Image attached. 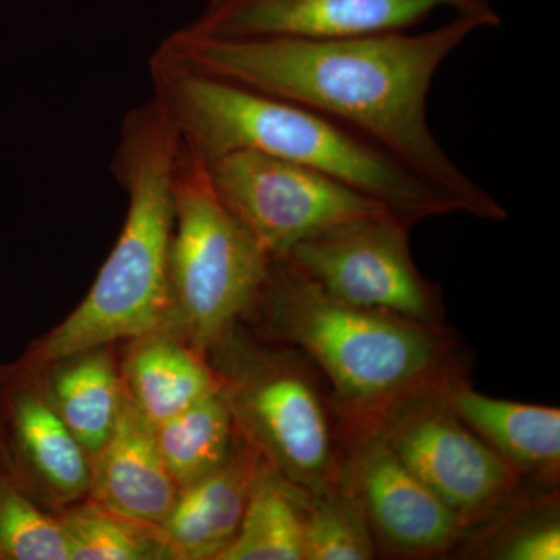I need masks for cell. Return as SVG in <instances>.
Segmentation results:
<instances>
[{"label": "cell", "instance_id": "obj_1", "mask_svg": "<svg viewBox=\"0 0 560 560\" xmlns=\"http://www.w3.org/2000/svg\"><path fill=\"white\" fill-rule=\"evenodd\" d=\"M481 28L489 27L469 16L429 31L331 39L213 38L184 27L161 47L200 72L338 121L447 195L459 212L503 221L504 206L442 149L427 114L438 70Z\"/></svg>", "mask_w": 560, "mask_h": 560}, {"label": "cell", "instance_id": "obj_2", "mask_svg": "<svg viewBox=\"0 0 560 560\" xmlns=\"http://www.w3.org/2000/svg\"><path fill=\"white\" fill-rule=\"evenodd\" d=\"M149 69L153 101L205 162L235 151L294 162L348 184L412 226L459 212L381 147L316 110L200 72L161 46Z\"/></svg>", "mask_w": 560, "mask_h": 560}, {"label": "cell", "instance_id": "obj_3", "mask_svg": "<svg viewBox=\"0 0 560 560\" xmlns=\"http://www.w3.org/2000/svg\"><path fill=\"white\" fill-rule=\"evenodd\" d=\"M180 139L156 102L130 110L114 153L127 217L97 278L68 318L33 341L13 366L38 370L79 350L132 340L167 316L173 176Z\"/></svg>", "mask_w": 560, "mask_h": 560}, {"label": "cell", "instance_id": "obj_4", "mask_svg": "<svg viewBox=\"0 0 560 560\" xmlns=\"http://www.w3.org/2000/svg\"><path fill=\"white\" fill-rule=\"evenodd\" d=\"M249 315H259L264 337L319 368L345 427L370 425L401 397L451 375L442 327L334 300L285 259H272Z\"/></svg>", "mask_w": 560, "mask_h": 560}, {"label": "cell", "instance_id": "obj_5", "mask_svg": "<svg viewBox=\"0 0 560 560\" xmlns=\"http://www.w3.org/2000/svg\"><path fill=\"white\" fill-rule=\"evenodd\" d=\"M271 261L221 201L206 162L180 140L173 176L171 304L161 329L206 355L253 311Z\"/></svg>", "mask_w": 560, "mask_h": 560}, {"label": "cell", "instance_id": "obj_6", "mask_svg": "<svg viewBox=\"0 0 560 560\" xmlns=\"http://www.w3.org/2000/svg\"><path fill=\"white\" fill-rule=\"evenodd\" d=\"M206 357L238 434L283 480L316 492L340 478L342 430L302 361L253 340L241 324Z\"/></svg>", "mask_w": 560, "mask_h": 560}, {"label": "cell", "instance_id": "obj_7", "mask_svg": "<svg viewBox=\"0 0 560 560\" xmlns=\"http://www.w3.org/2000/svg\"><path fill=\"white\" fill-rule=\"evenodd\" d=\"M448 377V375H447ZM401 397L370 423L467 528L492 521L517 492L518 477L456 416L445 378Z\"/></svg>", "mask_w": 560, "mask_h": 560}, {"label": "cell", "instance_id": "obj_8", "mask_svg": "<svg viewBox=\"0 0 560 560\" xmlns=\"http://www.w3.org/2000/svg\"><path fill=\"white\" fill-rule=\"evenodd\" d=\"M411 228L382 210L319 232L280 259L334 300L442 327L441 290L412 260Z\"/></svg>", "mask_w": 560, "mask_h": 560}, {"label": "cell", "instance_id": "obj_9", "mask_svg": "<svg viewBox=\"0 0 560 560\" xmlns=\"http://www.w3.org/2000/svg\"><path fill=\"white\" fill-rule=\"evenodd\" d=\"M206 165L221 201L271 259L337 224L386 210L341 180L268 154L235 151Z\"/></svg>", "mask_w": 560, "mask_h": 560}, {"label": "cell", "instance_id": "obj_10", "mask_svg": "<svg viewBox=\"0 0 560 560\" xmlns=\"http://www.w3.org/2000/svg\"><path fill=\"white\" fill-rule=\"evenodd\" d=\"M438 11L477 18L489 28L501 24L490 0H208L189 28L230 39L350 38L412 31Z\"/></svg>", "mask_w": 560, "mask_h": 560}, {"label": "cell", "instance_id": "obj_11", "mask_svg": "<svg viewBox=\"0 0 560 560\" xmlns=\"http://www.w3.org/2000/svg\"><path fill=\"white\" fill-rule=\"evenodd\" d=\"M341 478L359 497L378 551L401 558L442 555L469 528L371 427H345Z\"/></svg>", "mask_w": 560, "mask_h": 560}, {"label": "cell", "instance_id": "obj_12", "mask_svg": "<svg viewBox=\"0 0 560 560\" xmlns=\"http://www.w3.org/2000/svg\"><path fill=\"white\" fill-rule=\"evenodd\" d=\"M3 471L49 511L86 499L91 456L28 372L0 370Z\"/></svg>", "mask_w": 560, "mask_h": 560}, {"label": "cell", "instance_id": "obj_13", "mask_svg": "<svg viewBox=\"0 0 560 560\" xmlns=\"http://www.w3.org/2000/svg\"><path fill=\"white\" fill-rule=\"evenodd\" d=\"M178 492L162 458L156 427L125 394L113 433L91 455L86 499L132 521L160 526Z\"/></svg>", "mask_w": 560, "mask_h": 560}, {"label": "cell", "instance_id": "obj_14", "mask_svg": "<svg viewBox=\"0 0 560 560\" xmlns=\"http://www.w3.org/2000/svg\"><path fill=\"white\" fill-rule=\"evenodd\" d=\"M265 460L238 434L230 458L179 489L160 528L176 560H220L241 529Z\"/></svg>", "mask_w": 560, "mask_h": 560}, {"label": "cell", "instance_id": "obj_15", "mask_svg": "<svg viewBox=\"0 0 560 560\" xmlns=\"http://www.w3.org/2000/svg\"><path fill=\"white\" fill-rule=\"evenodd\" d=\"M456 416L518 478L558 480L560 411L544 405L521 404L485 396L448 375L442 383Z\"/></svg>", "mask_w": 560, "mask_h": 560}, {"label": "cell", "instance_id": "obj_16", "mask_svg": "<svg viewBox=\"0 0 560 560\" xmlns=\"http://www.w3.org/2000/svg\"><path fill=\"white\" fill-rule=\"evenodd\" d=\"M124 390L154 427L219 390L208 357L164 329L127 341Z\"/></svg>", "mask_w": 560, "mask_h": 560}, {"label": "cell", "instance_id": "obj_17", "mask_svg": "<svg viewBox=\"0 0 560 560\" xmlns=\"http://www.w3.org/2000/svg\"><path fill=\"white\" fill-rule=\"evenodd\" d=\"M20 371L35 377L51 408L90 456L105 444L125 397L116 345L79 350L38 370Z\"/></svg>", "mask_w": 560, "mask_h": 560}, {"label": "cell", "instance_id": "obj_18", "mask_svg": "<svg viewBox=\"0 0 560 560\" xmlns=\"http://www.w3.org/2000/svg\"><path fill=\"white\" fill-rule=\"evenodd\" d=\"M220 560H304L302 490L261 467L237 536Z\"/></svg>", "mask_w": 560, "mask_h": 560}, {"label": "cell", "instance_id": "obj_19", "mask_svg": "<svg viewBox=\"0 0 560 560\" xmlns=\"http://www.w3.org/2000/svg\"><path fill=\"white\" fill-rule=\"evenodd\" d=\"M162 458L178 489L219 469L238 440L234 419L220 390L156 425Z\"/></svg>", "mask_w": 560, "mask_h": 560}, {"label": "cell", "instance_id": "obj_20", "mask_svg": "<svg viewBox=\"0 0 560 560\" xmlns=\"http://www.w3.org/2000/svg\"><path fill=\"white\" fill-rule=\"evenodd\" d=\"M51 512L70 560H176L160 526L124 517L88 499Z\"/></svg>", "mask_w": 560, "mask_h": 560}, {"label": "cell", "instance_id": "obj_21", "mask_svg": "<svg viewBox=\"0 0 560 560\" xmlns=\"http://www.w3.org/2000/svg\"><path fill=\"white\" fill-rule=\"evenodd\" d=\"M304 560H371L378 555L366 512L342 480L316 492L302 490Z\"/></svg>", "mask_w": 560, "mask_h": 560}, {"label": "cell", "instance_id": "obj_22", "mask_svg": "<svg viewBox=\"0 0 560 560\" xmlns=\"http://www.w3.org/2000/svg\"><path fill=\"white\" fill-rule=\"evenodd\" d=\"M0 560H70L54 512L0 470Z\"/></svg>", "mask_w": 560, "mask_h": 560}, {"label": "cell", "instance_id": "obj_23", "mask_svg": "<svg viewBox=\"0 0 560 560\" xmlns=\"http://www.w3.org/2000/svg\"><path fill=\"white\" fill-rule=\"evenodd\" d=\"M497 558L504 560H559L560 526L558 522L530 523L511 534L500 545Z\"/></svg>", "mask_w": 560, "mask_h": 560}, {"label": "cell", "instance_id": "obj_24", "mask_svg": "<svg viewBox=\"0 0 560 560\" xmlns=\"http://www.w3.org/2000/svg\"><path fill=\"white\" fill-rule=\"evenodd\" d=\"M0 370H2V368H0ZM0 470L3 471V467H2V447H0Z\"/></svg>", "mask_w": 560, "mask_h": 560}, {"label": "cell", "instance_id": "obj_25", "mask_svg": "<svg viewBox=\"0 0 560 560\" xmlns=\"http://www.w3.org/2000/svg\"><path fill=\"white\" fill-rule=\"evenodd\" d=\"M0 368H2V364H0Z\"/></svg>", "mask_w": 560, "mask_h": 560}]
</instances>
